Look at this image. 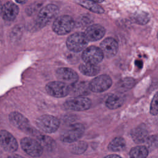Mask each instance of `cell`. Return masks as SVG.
<instances>
[{
  "label": "cell",
  "mask_w": 158,
  "mask_h": 158,
  "mask_svg": "<svg viewBox=\"0 0 158 158\" xmlns=\"http://www.w3.org/2000/svg\"><path fill=\"white\" fill-rule=\"evenodd\" d=\"M91 1H94V2H103L104 0H91Z\"/></svg>",
  "instance_id": "836d02e7"
},
{
  "label": "cell",
  "mask_w": 158,
  "mask_h": 158,
  "mask_svg": "<svg viewBox=\"0 0 158 158\" xmlns=\"http://www.w3.org/2000/svg\"><path fill=\"white\" fill-rule=\"evenodd\" d=\"M10 123L16 128L31 136L36 137L40 132L31 125L29 120L22 114L12 112L9 116Z\"/></svg>",
  "instance_id": "6da1fadb"
},
{
  "label": "cell",
  "mask_w": 158,
  "mask_h": 158,
  "mask_svg": "<svg viewBox=\"0 0 158 158\" xmlns=\"http://www.w3.org/2000/svg\"><path fill=\"white\" fill-rule=\"evenodd\" d=\"M157 39H158V33H157Z\"/></svg>",
  "instance_id": "e575fe53"
},
{
  "label": "cell",
  "mask_w": 158,
  "mask_h": 158,
  "mask_svg": "<svg viewBox=\"0 0 158 158\" xmlns=\"http://www.w3.org/2000/svg\"><path fill=\"white\" fill-rule=\"evenodd\" d=\"M105 157L106 158H110V157H117V158H120L121 157L117 154H110V155H108V156H106Z\"/></svg>",
  "instance_id": "4dcf8cb0"
},
{
  "label": "cell",
  "mask_w": 158,
  "mask_h": 158,
  "mask_svg": "<svg viewBox=\"0 0 158 158\" xmlns=\"http://www.w3.org/2000/svg\"><path fill=\"white\" fill-rule=\"evenodd\" d=\"M132 20L139 25H145L148 23L150 20L149 14L144 11L138 10L135 12L131 16Z\"/></svg>",
  "instance_id": "cb8c5ba5"
},
{
  "label": "cell",
  "mask_w": 158,
  "mask_h": 158,
  "mask_svg": "<svg viewBox=\"0 0 158 158\" xmlns=\"http://www.w3.org/2000/svg\"><path fill=\"white\" fill-rule=\"evenodd\" d=\"M76 2L79 5L87 9L92 12L102 14L104 12V10L101 6H99L97 2L91 0H77Z\"/></svg>",
  "instance_id": "d6986e66"
},
{
  "label": "cell",
  "mask_w": 158,
  "mask_h": 158,
  "mask_svg": "<svg viewBox=\"0 0 158 158\" xmlns=\"http://www.w3.org/2000/svg\"><path fill=\"white\" fill-rule=\"evenodd\" d=\"M36 138L46 151H52L55 149L56 146V142L51 137L40 133Z\"/></svg>",
  "instance_id": "7402d4cb"
},
{
  "label": "cell",
  "mask_w": 158,
  "mask_h": 158,
  "mask_svg": "<svg viewBox=\"0 0 158 158\" xmlns=\"http://www.w3.org/2000/svg\"><path fill=\"white\" fill-rule=\"evenodd\" d=\"M129 154L130 157L133 158H144L148 155V150L144 146H138L133 148Z\"/></svg>",
  "instance_id": "484cf974"
},
{
  "label": "cell",
  "mask_w": 158,
  "mask_h": 158,
  "mask_svg": "<svg viewBox=\"0 0 158 158\" xmlns=\"http://www.w3.org/2000/svg\"><path fill=\"white\" fill-rule=\"evenodd\" d=\"M112 81L110 77L107 75H101L89 83V86L91 91L101 93L108 89L112 85Z\"/></svg>",
  "instance_id": "8fae6325"
},
{
  "label": "cell",
  "mask_w": 158,
  "mask_h": 158,
  "mask_svg": "<svg viewBox=\"0 0 158 158\" xmlns=\"http://www.w3.org/2000/svg\"><path fill=\"white\" fill-rule=\"evenodd\" d=\"M46 91L55 98H63L70 93V85L62 81H54L46 85Z\"/></svg>",
  "instance_id": "9c48e42d"
},
{
  "label": "cell",
  "mask_w": 158,
  "mask_h": 158,
  "mask_svg": "<svg viewBox=\"0 0 158 158\" xmlns=\"http://www.w3.org/2000/svg\"><path fill=\"white\" fill-rule=\"evenodd\" d=\"M70 146V152L76 155H80L83 154L88 148V144L86 142L83 141H76Z\"/></svg>",
  "instance_id": "d4e9b609"
},
{
  "label": "cell",
  "mask_w": 158,
  "mask_h": 158,
  "mask_svg": "<svg viewBox=\"0 0 158 158\" xmlns=\"http://www.w3.org/2000/svg\"><path fill=\"white\" fill-rule=\"evenodd\" d=\"M88 40L84 33L76 32L70 35L66 41L67 48L74 52L83 51L88 44Z\"/></svg>",
  "instance_id": "8992f818"
},
{
  "label": "cell",
  "mask_w": 158,
  "mask_h": 158,
  "mask_svg": "<svg viewBox=\"0 0 158 158\" xmlns=\"http://www.w3.org/2000/svg\"><path fill=\"white\" fill-rule=\"evenodd\" d=\"M0 146L6 152H14L18 149V144L14 136L6 130L0 131Z\"/></svg>",
  "instance_id": "7c38bea8"
},
{
  "label": "cell",
  "mask_w": 158,
  "mask_h": 158,
  "mask_svg": "<svg viewBox=\"0 0 158 158\" xmlns=\"http://www.w3.org/2000/svg\"><path fill=\"white\" fill-rule=\"evenodd\" d=\"M133 140L136 143H143L148 138V131L143 126H139L131 133Z\"/></svg>",
  "instance_id": "ffe728a7"
},
{
  "label": "cell",
  "mask_w": 158,
  "mask_h": 158,
  "mask_svg": "<svg viewBox=\"0 0 158 158\" xmlns=\"http://www.w3.org/2000/svg\"><path fill=\"white\" fill-rule=\"evenodd\" d=\"M64 107L72 111H83L91 106V100L84 96H74L67 99L64 104Z\"/></svg>",
  "instance_id": "ba28073f"
},
{
  "label": "cell",
  "mask_w": 158,
  "mask_h": 158,
  "mask_svg": "<svg viewBox=\"0 0 158 158\" xmlns=\"http://www.w3.org/2000/svg\"><path fill=\"white\" fill-rule=\"evenodd\" d=\"M75 22L73 18L67 15L57 17L52 24L53 31L59 35H65L69 33L75 27Z\"/></svg>",
  "instance_id": "277c9868"
},
{
  "label": "cell",
  "mask_w": 158,
  "mask_h": 158,
  "mask_svg": "<svg viewBox=\"0 0 158 158\" xmlns=\"http://www.w3.org/2000/svg\"><path fill=\"white\" fill-rule=\"evenodd\" d=\"M56 75L60 81L70 85L76 83L78 79V75L75 71L67 67H61L57 69Z\"/></svg>",
  "instance_id": "4fadbf2b"
},
{
  "label": "cell",
  "mask_w": 158,
  "mask_h": 158,
  "mask_svg": "<svg viewBox=\"0 0 158 158\" xmlns=\"http://www.w3.org/2000/svg\"><path fill=\"white\" fill-rule=\"evenodd\" d=\"M150 113L153 115L158 114V92L152 98L150 106Z\"/></svg>",
  "instance_id": "83f0119b"
},
{
  "label": "cell",
  "mask_w": 158,
  "mask_h": 158,
  "mask_svg": "<svg viewBox=\"0 0 158 158\" xmlns=\"http://www.w3.org/2000/svg\"><path fill=\"white\" fill-rule=\"evenodd\" d=\"M91 89L86 81L76 82L70 85V93L73 96H85L89 94Z\"/></svg>",
  "instance_id": "e0dca14e"
},
{
  "label": "cell",
  "mask_w": 158,
  "mask_h": 158,
  "mask_svg": "<svg viewBox=\"0 0 158 158\" xmlns=\"http://www.w3.org/2000/svg\"><path fill=\"white\" fill-rule=\"evenodd\" d=\"M85 127L80 123H73L64 128L60 134V139L65 143H72L78 141L84 134Z\"/></svg>",
  "instance_id": "3957f363"
},
{
  "label": "cell",
  "mask_w": 158,
  "mask_h": 158,
  "mask_svg": "<svg viewBox=\"0 0 158 158\" xmlns=\"http://www.w3.org/2000/svg\"><path fill=\"white\" fill-rule=\"evenodd\" d=\"M2 6H3V5L2 4V3H1V1H0V16H1V14H2Z\"/></svg>",
  "instance_id": "d6a6232c"
},
{
  "label": "cell",
  "mask_w": 158,
  "mask_h": 158,
  "mask_svg": "<svg viewBox=\"0 0 158 158\" xmlns=\"http://www.w3.org/2000/svg\"><path fill=\"white\" fill-rule=\"evenodd\" d=\"M100 48L103 52L104 56L107 58H110L117 53L118 44L113 38H107L101 43Z\"/></svg>",
  "instance_id": "5bb4252c"
},
{
  "label": "cell",
  "mask_w": 158,
  "mask_h": 158,
  "mask_svg": "<svg viewBox=\"0 0 158 158\" xmlns=\"http://www.w3.org/2000/svg\"><path fill=\"white\" fill-rule=\"evenodd\" d=\"M125 99V96L122 93L114 94L108 97L106 101V106L110 109H116L121 107Z\"/></svg>",
  "instance_id": "ac0fdd59"
},
{
  "label": "cell",
  "mask_w": 158,
  "mask_h": 158,
  "mask_svg": "<svg viewBox=\"0 0 158 158\" xmlns=\"http://www.w3.org/2000/svg\"><path fill=\"white\" fill-rule=\"evenodd\" d=\"M135 84V80L131 78H125L122 79L119 82H118L117 86V89L120 92L126 91L130 88H131Z\"/></svg>",
  "instance_id": "4316f807"
},
{
  "label": "cell",
  "mask_w": 158,
  "mask_h": 158,
  "mask_svg": "<svg viewBox=\"0 0 158 158\" xmlns=\"http://www.w3.org/2000/svg\"><path fill=\"white\" fill-rule=\"evenodd\" d=\"M106 33L105 28L101 25L93 24L88 26L84 34L89 41H96L101 39Z\"/></svg>",
  "instance_id": "9a60e30c"
},
{
  "label": "cell",
  "mask_w": 158,
  "mask_h": 158,
  "mask_svg": "<svg viewBox=\"0 0 158 158\" xmlns=\"http://www.w3.org/2000/svg\"><path fill=\"white\" fill-rule=\"evenodd\" d=\"M59 12V7L53 4H49L42 7L37 15L35 25L39 28L44 27L57 16Z\"/></svg>",
  "instance_id": "7a4b0ae2"
},
{
  "label": "cell",
  "mask_w": 158,
  "mask_h": 158,
  "mask_svg": "<svg viewBox=\"0 0 158 158\" xmlns=\"http://www.w3.org/2000/svg\"><path fill=\"white\" fill-rule=\"evenodd\" d=\"M20 144L23 151L31 157H40L43 154L44 148L38 140L25 137L21 139Z\"/></svg>",
  "instance_id": "52a82bcc"
},
{
  "label": "cell",
  "mask_w": 158,
  "mask_h": 158,
  "mask_svg": "<svg viewBox=\"0 0 158 158\" xmlns=\"http://www.w3.org/2000/svg\"><path fill=\"white\" fill-rule=\"evenodd\" d=\"M38 128L44 133H52L57 130L60 126L59 120L51 115H43L36 120Z\"/></svg>",
  "instance_id": "5b68a950"
},
{
  "label": "cell",
  "mask_w": 158,
  "mask_h": 158,
  "mask_svg": "<svg viewBox=\"0 0 158 158\" xmlns=\"http://www.w3.org/2000/svg\"><path fill=\"white\" fill-rule=\"evenodd\" d=\"M91 17L89 15H85L83 16L79 20V24L82 25H86L88 24H89L90 22H91Z\"/></svg>",
  "instance_id": "f546056e"
},
{
  "label": "cell",
  "mask_w": 158,
  "mask_h": 158,
  "mask_svg": "<svg viewBox=\"0 0 158 158\" xmlns=\"http://www.w3.org/2000/svg\"><path fill=\"white\" fill-rule=\"evenodd\" d=\"M19 12V8L15 3L7 2L2 6V17L6 21H13L17 16Z\"/></svg>",
  "instance_id": "2e32d148"
},
{
  "label": "cell",
  "mask_w": 158,
  "mask_h": 158,
  "mask_svg": "<svg viewBox=\"0 0 158 158\" xmlns=\"http://www.w3.org/2000/svg\"><path fill=\"white\" fill-rule=\"evenodd\" d=\"M81 57L85 62L97 65L102 60L104 54L101 48L91 46L83 50Z\"/></svg>",
  "instance_id": "30bf717a"
},
{
  "label": "cell",
  "mask_w": 158,
  "mask_h": 158,
  "mask_svg": "<svg viewBox=\"0 0 158 158\" xmlns=\"http://www.w3.org/2000/svg\"><path fill=\"white\" fill-rule=\"evenodd\" d=\"M40 7V5H39L38 4H31L28 7V9H27V13L30 15H33L35 13V12L38 10V9Z\"/></svg>",
  "instance_id": "f1b7e54d"
},
{
  "label": "cell",
  "mask_w": 158,
  "mask_h": 158,
  "mask_svg": "<svg viewBox=\"0 0 158 158\" xmlns=\"http://www.w3.org/2000/svg\"><path fill=\"white\" fill-rule=\"evenodd\" d=\"M16 2L19 4H25L27 0H15Z\"/></svg>",
  "instance_id": "1f68e13d"
},
{
  "label": "cell",
  "mask_w": 158,
  "mask_h": 158,
  "mask_svg": "<svg viewBox=\"0 0 158 158\" xmlns=\"http://www.w3.org/2000/svg\"><path fill=\"white\" fill-rule=\"evenodd\" d=\"M79 70L85 75L92 77L99 73L100 72V68L96 64L85 62L80 65Z\"/></svg>",
  "instance_id": "44dd1931"
},
{
  "label": "cell",
  "mask_w": 158,
  "mask_h": 158,
  "mask_svg": "<svg viewBox=\"0 0 158 158\" xmlns=\"http://www.w3.org/2000/svg\"><path fill=\"white\" fill-rule=\"evenodd\" d=\"M126 142L124 138L122 137H117L113 139L108 145V149L112 152L122 151L125 149Z\"/></svg>",
  "instance_id": "603a6c76"
}]
</instances>
